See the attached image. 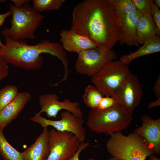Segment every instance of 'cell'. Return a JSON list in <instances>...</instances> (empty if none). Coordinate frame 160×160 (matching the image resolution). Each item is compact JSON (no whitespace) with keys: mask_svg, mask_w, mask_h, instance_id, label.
Returning <instances> with one entry per match:
<instances>
[{"mask_svg":"<svg viewBox=\"0 0 160 160\" xmlns=\"http://www.w3.org/2000/svg\"><path fill=\"white\" fill-rule=\"evenodd\" d=\"M42 132L34 143L25 151L21 152L24 160H47L50 152L48 127H44Z\"/></svg>","mask_w":160,"mask_h":160,"instance_id":"cell-16","label":"cell"},{"mask_svg":"<svg viewBox=\"0 0 160 160\" xmlns=\"http://www.w3.org/2000/svg\"><path fill=\"white\" fill-rule=\"evenodd\" d=\"M141 125L134 132L143 138L151 147L154 153H160V119H154L148 115L141 118Z\"/></svg>","mask_w":160,"mask_h":160,"instance_id":"cell-12","label":"cell"},{"mask_svg":"<svg viewBox=\"0 0 160 160\" xmlns=\"http://www.w3.org/2000/svg\"><path fill=\"white\" fill-rule=\"evenodd\" d=\"M131 74L128 66L114 60L92 77L91 82L104 96L114 97Z\"/></svg>","mask_w":160,"mask_h":160,"instance_id":"cell-6","label":"cell"},{"mask_svg":"<svg viewBox=\"0 0 160 160\" xmlns=\"http://www.w3.org/2000/svg\"><path fill=\"white\" fill-rule=\"evenodd\" d=\"M71 29L106 51L112 49L121 37V20L112 0H85L79 3L73 10Z\"/></svg>","mask_w":160,"mask_h":160,"instance_id":"cell-1","label":"cell"},{"mask_svg":"<svg viewBox=\"0 0 160 160\" xmlns=\"http://www.w3.org/2000/svg\"><path fill=\"white\" fill-rule=\"evenodd\" d=\"M143 15L137 10L135 11L123 16L121 18V44L138 46L139 43L137 35V26L139 19Z\"/></svg>","mask_w":160,"mask_h":160,"instance_id":"cell-14","label":"cell"},{"mask_svg":"<svg viewBox=\"0 0 160 160\" xmlns=\"http://www.w3.org/2000/svg\"><path fill=\"white\" fill-rule=\"evenodd\" d=\"M108 160H118L114 158L113 157H111V158L108 159Z\"/></svg>","mask_w":160,"mask_h":160,"instance_id":"cell-36","label":"cell"},{"mask_svg":"<svg viewBox=\"0 0 160 160\" xmlns=\"http://www.w3.org/2000/svg\"><path fill=\"white\" fill-rule=\"evenodd\" d=\"M89 144L88 142H84L81 143L76 153L73 156L69 158L67 160H80L79 157L80 153L86 147L89 146ZM86 160H95V159L94 158H92Z\"/></svg>","mask_w":160,"mask_h":160,"instance_id":"cell-28","label":"cell"},{"mask_svg":"<svg viewBox=\"0 0 160 160\" xmlns=\"http://www.w3.org/2000/svg\"><path fill=\"white\" fill-rule=\"evenodd\" d=\"M137 35L139 44H143L156 35V28L151 14L142 15L138 19Z\"/></svg>","mask_w":160,"mask_h":160,"instance_id":"cell-18","label":"cell"},{"mask_svg":"<svg viewBox=\"0 0 160 160\" xmlns=\"http://www.w3.org/2000/svg\"><path fill=\"white\" fill-rule=\"evenodd\" d=\"M78 55L75 65L76 72L91 77L117 57L112 49L106 51L98 47L84 50Z\"/></svg>","mask_w":160,"mask_h":160,"instance_id":"cell-7","label":"cell"},{"mask_svg":"<svg viewBox=\"0 0 160 160\" xmlns=\"http://www.w3.org/2000/svg\"><path fill=\"white\" fill-rule=\"evenodd\" d=\"M60 35V41L63 49L69 52L79 54L84 50L97 47L88 38L71 29L61 30Z\"/></svg>","mask_w":160,"mask_h":160,"instance_id":"cell-13","label":"cell"},{"mask_svg":"<svg viewBox=\"0 0 160 160\" xmlns=\"http://www.w3.org/2000/svg\"><path fill=\"white\" fill-rule=\"evenodd\" d=\"M61 119L53 120L46 119L37 113L31 118L33 122L39 124L43 128L51 126L56 130L68 132L74 134L81 143L84 142L86 136L85 128L83 126L84 121L82 117L75 116L66 110L60 114Z\"/></svg>","mask_w":160,"mask_h":160,"instance_id":"cell-9","label":"cell"},{"mask_svg":"<svg viewBox=\"0 0 160 160\" xmlns=\"http://www.w3.org/2000/svg\"><path fill=\"white\" fill-rule=\"evenodd\" d=\"M160 51V37H156L145 42L137 50L121 56L119 60L122 63L128 66L134 60Z\"/></svg>","mask_w":160,"mask_h":160,"instance_id":"cell-17","label":"cell"},{"mask_svg":"<svg viewBox=\"0 0 160 160\" xmlns=\"http://www.w3.org/2000/svg\"><path fill=\"white\" fill-rule=\"evenodd\" d=\"M132 120V114L119 103L103 110H91L87 124L94 132L110 135L127 128Z\"/></svg>","mask_w":160,"mask_h":160,"instance_id":"cell-4","label":"cell"},{"mask_svg":"<svg viewBox=\"0 0 160 160\" xmlns=\"http://www.w3.org/2000/svg\"><path fill=\"white\" fill-rule=\"evenodd\" d=\"M160 105V98H157V100L155 101L149 103L148 105V108L156 107Z\"/></svg>","mask_w":160,"mask_h":160,"instance_id":"cell-32","label":"cell"},{"mask_svg":"<svg viewBox=\"0 0 160 160\" xmlns=\"http://www.w3.org/2000/svg\"><path fill=\"white\" fill-rule=\"evenodd\" d=\"M137 10L143 15L151 14V4L152 0H132Z\"/></svg>","mask_w":160,"mask_h":160,"instance_id":"cell-24","label":"cell"},{"mask_svg":"<svg viewBox=\"0 0 160 160\" xmlns=\"http://www.w3.org/2000/svg\"><path fill=\"white\" fill-rule=\"evenodd\" d=\"M19 93L17 87L7 85L0 89V111L12 102Z\"/></svg>","mask_w":160,"mask_h":160,"instance_id":"cell-22","label":"cell"},{"mask_svg":"<svg viewBox=\"0 0 160 160\" xmlns=\"http://www.w3.org/2000/svg\"><path fill=\"white\" fill-rule=\"evenodd\" d=\"M14 4V6L17 8H20L25 4L28 3L29 0H12Z\"/></svg>","mask_w":160,"mask_h":160,"instance_id":"cell-30","label":"cell"},{"mask_svg":"<svg viewBox=\"0 0 160 160\" xmlns=\"http://www.w3.org/2000/svg\"><path fill=\"white\" fill-rule=\"evenodd\" d=\"M0 155L4 160H24L21 152L13 147L6 139L3 129H0Z\"/></svg>","mask_w":160,"mask_h":160,"instance_id":"cell-19","label":"cell"},{"mask_svg":"<svg viewBox=\"0 0 160 160\" xmlns=\"http://www.w3.org/2000/svg\"><path fill=\"white\" fill-rule=\"evenodd\" d=\"M0 160H1L0 159Z\"/></svg>","mask_w":160,"mask_h":160,"instance_id":"cell-37","label":"cell"},{"mask_svg":"<svg viewBox=\"0 0 160 160\" xmlns=\"http://www.w3.org/2000/svg\"><path fill=\"white\" fill-rule=\"evenodd\" d=\"M143 95L141 84L137 77L131 74L114 98L131 114L140 104Z\"/></svg>","mask_w":160,"mask_h":160,"instance_id":"cell-10","label":"cell"},{"mask_svg":"<svg viewBox=\"0 0 160 160\" xmlns=\"http://www.w3.org/2000/svg\"><path fill=\"white\" fill-rule=\"evenodd\" d=\"M50 152L47 160H67L76 153L81 142L73 133L55 129L49 131Z\"/></svg>","mask_w":160,"mask_h":160,"instance_id":"cell-8","label":"cell"},{"mask_svg":"<svg viewBox=\"0 0 160 160\" xmlns=\"http://www.w3.org/2000/svg\"><path fill=\"white\" fill-rule=\"evenodd\" d=\"M103 96L95 86L89 85L85 88L82 97L87 106L92 110L97 108L100 100Z\"/></svg>","mask_w":160,"mask_h":160,"instance_id":"cell-20","label":"cell"},{"mask_svg":"<svg viewBox=\"0 0 160 160\" xmlns=\"http://www.w3.org/2000/svg\"><path fill=\"white\" fill-rule=\"evenodd\" d=\"M10 9L12 12L11 26L2 30V34L16 41L36 39L34 33L44 16L35 10L29 3L19 8L10 4Z\"/></svg>","mask_w":160,"mask_h":160,"instance_id":"cell-5","label":"cell"},{"mask_svg":"<svg viewBox=\"0 0 160 160\" xmlns=\"http://www.w3.org/2000/svg\"><path fill=\"white\" fill-rule=\"evenodd\" d=\"M31 98L28 92L19 93L12 102L0 111V129H4L17 117Z\"/></svg>","mask_w":160,"mask_h":160,"instance_id":"cell-15","label":"cell"},{"mask_svg":"<svg viewBox=\"0 0 160 160\" xmlns=\"http://www.w3.org/2000/svg\"><path fill=\"white\" fill-rule=\"evenodd\" d=\"M151 14L156 26V35H160V10L154 4L153 0L151 4Z\"/></svg>","mask_w":160,"mask_h":160,"instance_id":"cell-26","label":"cell"},{"mask_svg":"<svg viewBox=\"0 0 160 160\" xmlns=\"http://www.w3.org/2000/svg\"><path fill=\"white\" fill-rule=\"evenodd\" d=\"M110 135L106 149L112 157L118 160H145L154 153L147 143L134 132L125 135L120 132Z\"/></svg>","mask_w":160,"mask_h":160,"instance_id":"cell-3","label":"cell"},{"mask_svg":"<svg viewBox=\"0 0 160 160\" xmlns=\"http://www.w3.org/2000/svg\"><path fill=\"white\" fill-rule=\"evenodd\" d=\"M153 2L155 5L159 9L160 8V0H153Z\"/></svg>","mask_w":160,"mask_h":160,"instance_id":"cell-33","label":"cell"},{"mask_svg":"<svg viewBox=\"0 0 160 160\" xmlns=\"http://www.w3.org/2000/svg\"><path fill=\"white\" fill-rule=\"evenodd\" d=\"M33 7L36 11L41 12L59 9L65 0H33Z\"/></svg>","mask_w":160,"mask_h":160,"instance_id":"cell-21","label":"cell"},{"mask_svg":"<svg viewBox=\"0 0 160 160\" xmlns=\"http://www.w3.org/2000/svg\"><path fill=\"white\" fill-rule=\"evenodd\" d=\"M8 63L0 55V81L5 78L8 73Z\"/></svg>","mask_w":160,"mask_h":160,"instance_id":"cell-27","label":"cell"},{"mask_svg":"<svg viewBox=\"0 0 160 160\" xmlns=\"http://www.w3.org/2000/svg\"><path fill=\"white\" fill-rule=\"evenodd\" d=\"M12 15V12L10 10L4 13L0 14V26L3 24L5 19Z\"/></svg>","mask_w":160,"mask_h":160,"instance_id":"cell-31","label":"cell"},{"mask_svg":"<svg viewBox=\"0 0 160 160\" xmlns=\"http://www.w3.org/2000/svg\"><path fill=\"white\" fill-rule=\"evenodd\" d=\"M59 97L55 93H48L41 95L39 99V103L41 110L39 114L45 112L49 118H56L57 114L63 109L68 111L77 117H82L83 113L77 101H72L68 99H65L62 101L59 100Z\"/></svg>","mask_w":160,"mask_h":160,"instance_id":"cell-11","label":"cell"},{"mask_svg":"<svg viewBox=\"0 0 160 160\" xmlns=\"http://www.w3.org/2000/svg\"><path fill=\"white\" fill-rule=\"evenodd\" d=\"M119 103L113 97L103 96L100 100L97 108L99 110H103L113 107Z\"/></svg>","mask_w":160,"mask_h":160,"instance_id":"cell-25","label":"cell"},{"mask_svg":"<svg viewBox=\"0 0 160 160\" xmlns=\"http://www.w3.org/2000/svg\"><path fill=\"white\" fill-rule=\"evenodd\" d=\"M117 14L121 20L123 16L135 11L137 9L132 0H112Z\"/></svg>","mask_w":160,"mask_h":160,"instance_id":"cell-23","label":"cell"},{"mask_svg":"<svg viewBox=\"0 0 160 160\" xmlns=\"http://www.w3.org/2000/svg\"><path fill=\"white\" fill-rule=\"evenodd\" d=\"M149 158L150 160H160V159L156 157L154 154L150 156Z\"/></svg>","mask_w":160,"mask_h":160,"instance_id":"cell-34","label":"cell"},{"mask_svg":"<svg viewBox=\"0 0 160 160\" xmlns=\"http://www.w3.org/2000/svg\"><path fill=\"white\" fill-rule=\"evenodd\" d=\"M4 40V46L0 49V55L8 63L27 70L39 69L43 62L41 54L48 53L61 61L64 69L63 77L66 79L68 77V60L61 43L51 42L47 39L31 45L25 40L14 41L7 37H5Z\"/></svg>","mask_w":160,"mask_h":160,"instance_id":"cell-2","label":"cell"},{"mask_svg":"<svg viewBox=\"0 0 160 160\" xmlns=\"http://www.w3.org/2000/svg\"><path fill=\"white\" fill-rule=\"evenodd\" d=\"M154 94L157 98H160V75H159L153 88Z\"/></svg>","mask_w":160,"mask_h":160,"instance_id":"cell-29","label":"cell"},{"mask_svg":"<svg viewBox=\"0 0 160 160\" xmlns=\"http://www.w3.org/2000/svg\"><path fill=\"white\" fill-rule=\"evenodd\" d=\"M4 45V44H3L1 41L0 39V49L3 47Z\"/></svg>","mask_w":160,"mask_h":160,"instance_id":"cell-35","label":"cell"}]
</instances>
